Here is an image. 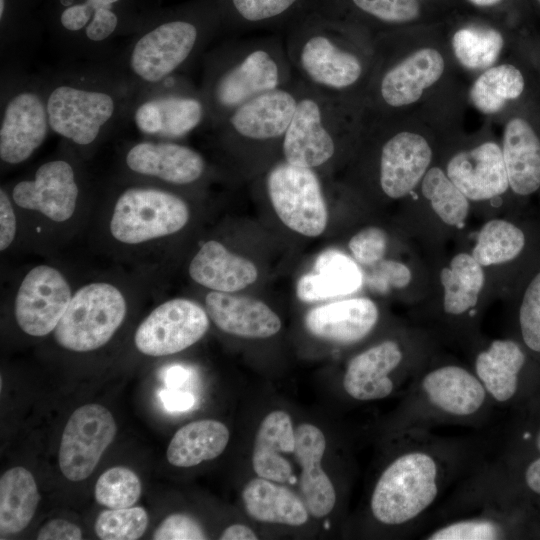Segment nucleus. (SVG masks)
Returning <instances> with one entry per match:
<instances>
[{
	"label": "nucleus",
	"mask_w": 540,
	"mask_h": 540,
	"mask_svg": "<svg viewBox=\"0 0 540 540\" xmlns=\"http://www.w3.org/2000/svg\"><path fill=\"white\" fill-rule=\"evenodd\" d=\"M405 432L408 443L382 470L369 508L373 518L385 527L414 529L447 486L473 462L464 445L436 438L429 430Z\"/></svg>",
	"instance_id": "obj_1"
},
{
	"label": "nucleus",
	"mask_w": 540,
	"mask_h": 540,
	"mask_svg": "<svg viewBox=\"0 0 540 540\" xmlns=\"http://www.w3.org/2000/svg\"><path fill=\"white\" fill-rule=\"evenodd\" d=\"M354 28L345 20L312 9L289 25L285 49L302 82L365 105L377 48Z\"/></svg>",
	"instance_id": "obj_2"
},
{
	"label": "nucleus",
	"mask_w": 540,
	"mask_h": 540,
	"mask_svg": "<svg viewBox=\"0 0 540 540\" xmlns=\"http://www.w3.org/2000/svg\"><path fill=\"white\" fill-rule=\"evenodd\" d=\"M223 30L217 0L160 7L109 65L137 88L178 75Z\"/></svg>",
	"instance_id": "obj_3"
},
{
	"label": "nucleus",
	"mask_w": 540,
	"mask_h": 540,
	"mask_svg": "<svg viewBox=\"0 0 540 540\" xmlns=\"http://www.w3.org/2000/svg\"><path fill=\"white\" fill-rule=\"evenodd\" d=\"M45 82L51 131L81 149L128 123L139 89L102 65L58 71Z\"/></svg>",
	"instance_id": "obj_4"
},
{
	"label": "nucleus",
	"mask_w": 540,
	"mask_h": 540,
	"mask_svg": "<svg viewBox=\"0 0 540 540\" xmlns=\"http://www.w3.org/2000/svg\"><path fill=\"white\" fill-rule=\"evenodd\" d=\"M295 80L285 44L257 39L225 45L208 54L200 91L214 127L231 111Z\"/></svg>",
	"instance_id": "obj_5"
},
{
	"label": "nucleus",
	"mask_w": 540,
	"mask_h": 540,
	"mask_svg": "<svg viewBox=\"0 0 540 540\" xmlns=\"http://www.w3.org/2000/svg\"><path fill=\"white\" fill-rule=\"evenodd\" d=\"M160 8L158 0H45L44 28L76 55L108 56L121 38H129Z\"/></svg>",
	"instance_id": "obj_6"
},
{
	"label": "nucleus",
	"mask_w": 540,
	"mask_h": 540,
	"mask_svg": "<svg viewBox=\"0 0 540 540\" xmlns=\"http://www.w3.org/2000/svg\"><path fill=\"white\" fill-rule=\"evenodd\" d=\"M297 105L282 142L284 161L315 170L336 155L342 139L359 137L363 103L319 91L297 78Z\"/></svg>",
	"instance_id": "obj_7"
},
{
	"label": "nucleus",
	"mask_w": 540,
	"mask_h": 540,
	"mask_svg": "<svg viewBox=\"0 0 540 540\" xmlns=\"http://www.w3.org/2000/svg\"><path fill=\"white\" fill-rule=\"evenodd\" d=\"M494 406L471 368L455 362L428 361L410 384L405 429L471 425L486 418Z\"/></svg>",
	"instance_id": "obj_8"
},
{
	"label": "nucleus",
	"mask_w": 540,
	"mask_h": 540,
	"mask_svg": "<svg viewBox=\"0 0 540 540\" xmlns=\"http://www.w3.org/2000/svg\"><path fill=\"white\" fill-rule=\"evenodd\" d=\"M51 131L45 77L11 72L2 77L0 159L5 165L27 161Z\"/></svg>",
	"instance_id": "obj_9"
},
{
	"label": "nucleus",
	"mask_w": 540,
	"mask_h": 540,
	"mask_svg": "<svg viewBox=\"0 0 540 540\" xmlns=\"http://www.w3.org/2000/svg\"><path fill=\"white\" fill-rule=\"evenodd\" d=\"M178 76L138 89L128 122L143 136L176 141L207 124L208 111L200 89Z\"/></svg>",
	"instance_id": "obj_10"
},
{
	"label": "nucleus",
	"mask_w": 540,
	"mask_h": 540,
	"mask_svg": "<svg viewBox=\"0 0 540 540\" xmlns=\"http://www.w3.org/2000/svg\"><path fill=\"white\" fill-rule=\"evenodd\" d=\"M445 70V57L433 46H422L397 59L377 54L365 98L366 110L387 115L412 106L442 78Z\"/></svg>",
	"instance_id": "obj_11"
},
{
	"label": "nucleus",
	"mask_w": 540,
	"mask_h": 540,
	"mask_svg": "<svg viewBox=\"0 0 540 540\" xmlns=\"http://www.w3.org/2000/svg\"><path fill=\"white\" fill-rule=\"evenodd\" d=\"M127 311L121 290L108 282L80 287L54 330L58 345L89 352L107 344L123 323Z\"/></svg>",
	"instance_id": "obj_12"
},
{
	"label": "nucleus",
	"mask_w": 540,
	"mask_h": 540,
	"mask_svg": "<svg viewBox=\"0 0 540 540\" xmlns=\"http://www.w3.org/2000/svg\"><path fill=\"white\" fill-rule=\"evenodd\" d=\"M190 218L179 195L152 186H130L116 199L110 232L119 242L140 244L177 233Z\"/></svg>",
	"instance_id": "obj_13"
},
{
	"label": "nucleus",
	"mask_w": 540,
	"mask_h": 540,
	"mask_svg": "<svg viewBox=\"0 0 540 540\" xmlns=\"http://www.w3.org/2000/svg\"><path fill=\"white\" fill-rule=\"evenodd\" d=\"M471 369L495 406L515 411L540 391V364L514 337L490 341L476 352Z\"/></svg>",
	"instance_id": "obj_14"
},
{
	"label": "nucleus",
	"mask_w": 540,
	"mask_h": 540,
	"mask_svg": "<svg viewBox=\"0 0 540 540\" xmlns=\"http://www.w3.org/2000/svg\"><path fill=\"white\" fill-rule=\"evenodd\" d=\"M266 186L276 214L288 228L308 237L324 232L328 211L315 170L283 160L269 170Z\"/></svg>",
	"instance_id": "obj_15"
},
{
	"label": "nucleus",
	"mask_w": 540,
	"mask_h": 540,
	"mask_svg": "<svg viewBox=\"0 0 540 540\" xmlns=\"http://www.w3.org/2000/svg\"><path fill=\"white\" fill-rule=\"evenodd\" d=\"M209 325V315L199 304L175 298L163 302L149 313L138 326L134 343L142 354L167 356L198 342Z\"/></svg>",
	"instance_id": "obj_16"
},
{
	"label": "nucleus",
	"mask_w": 540,
	"mask_h": 540,
	"mask_svg": "<svg viewBox=\"0 0 540 540\" xmlns=\"http://www.w3.org/2000/svg\"><path fill=\"white\" fill-rule=\"evenodd\" d=\"M111 412L99 404H86L69 417L62 433L58 463L70 481H82L94 471L116 436Z\"/></svg>",
	"instance_id": "obj_17"
},
{
	"label": "nucleus",
	"mask_w": 540,
	"mask_h": 540,
	"mask_svg": "<svg viewBox=\"0 0 540 540\" xmlns=\"http://www.w3.org/2000/svg\"><path fill=\"white\" fill-rule=\"evenodd\" d=\"M427 362V359L409 361L403 345L397 340L387 339L350 359L342 385L354 400L385 399L396 390V375L401 371L418 375Z\"/></svg>",
	"instance_id": "obj_18"
},
{
	"label": "nucleus",
	"mask_w": 540,
	"mask_h": 540,
	"mask_svg": "<svg viewBox=\"0 0 540 540\" xmlns=\"http://www.w3.org/2000/svg\"><path fill=\"white\" fill-rule=\"evenodd\" d=\"M501 149L510 191L520 198L540 193V104L528 98L508 117Z\"/></svg>",
	"instance_id": "obj_19"
},
{
	"label": "nucleus",
	"mask_w": 540,
	"mask_h": 540,
	"mask_svg": "<svg viewBox=\"0 0 540 540\" xmlns=\"http://www.w3.org/2000/svg\"><path fill=\"white\" fill-rule=\"evenodd\" d=\"M72 292L65 276L55 267H33L21 281L14 303L15 319L20 329L34 337L55 330L65 313Z\"/></svg>",
	"instance_id": "obj_20"
},
{
	"label": "nucleus",
	"mask_w": 540,
	"mask_h": 540,
	"mask_svg": "<svg viewBox=\"0 0 540 540\" xmlns=\"http://www.w3.org/2000/svg\"><path fill=\"white\" fill-rule=\"evenodd\" d=\"M79 192L74 165L67 159L56 158L40 164L31 178L14 184L10 196L22 209L64 222L74 214Z\"/></svg>",
	"instance_id": "obj_21"
},
{
	"label": "nucleus",
	"mask_w": 540,
	"mask_h": 540,
	"mask_svg": "<svg viewBox=\"0 0 540 540\" xmlns=\"http://www.w3.org/2000/svg\"><path fill=\"white\" fill-rule=\"evenodd\" d=\"M433 149L428 139L410 129L390 133L379 153L378 182L391 199H401L419 186L431 167Z\"/></svg>",
	"instance_id": "obj_22"
},
{
	"label": "nucleus",
	"mask_w": 540,
	"mask_h": 540,
	"mask_svg": "<svg viewBox=\"0 0 540 540\" xmlns=\"http://www.w3.org/2000/svg\"><path fill=\"white\" fill-rule=\"evenodd\" d=\"M123 162L133 174L178 186L197 182L206 171V161L198 151L173 140L134 142L126 149Z\"/></svg>",
	"instance_id": "obj_23"
},
{
	"label": "nucleus",
	"mask_w": 540,
	"mask_h": 540,
	"mask_svg": "<svg viewBox=\"0 0 540 540\" xmlns=\"http://www.w3.org/2000/svg\"><path fill=\"white\" fill-rule=\"evenodd\" d=\"M445 172L470 201L492 200L510 190L501 145L494 141L455 153Z\"/></svg>",
	"instance_id": "obj_24"
},
{
	"label": "nucleus",
	"mask_w": 540,
	"mask_h": 540,
	"mask_svg": "<svg viewBox=\"0 0 540 540\" xmlns=\"http://www.w3.org/2000/svg\"><path fill=\"white\" fill-rule=\"evenodd\" d=\"M379 310L366 297H355L317 306L305 316V326L315 337L338 344H353L375 328Z\"/></svg>",
	"instance_id": "obj_25"
},
{
	"label": "nucleus",
	"mask_w": 540,
	"mask_h": 540,
	"mask_svg": "<svg viewBox=\"0 0 540 540\" xmlns=\"http://www.w3.org/2000/svg\"><path fill=\"white\" fill-rule=\"evenodd\" d=\"M205 308L220 330L237 337L268 338L277 334L282 326L279 316L254 298L211 291L206 295Z\"/></svg>",
	"instance_id": "obj_26"
},
{
	"label": "nucleus",
	"mask_w": 540,
	"mask_h": 540,
	"mask_svg": "<svg viewBox=\"0 0 540 540\" xmlns=\"http://www.w3.org/2000/svg\"><path fill=\"white\" fill-rule=\"evenodd\" d=\"M295 458L301 466L300 488L309 513L315 518L328 515L336 503L333 483L321 466L326 450L323 432L303 423L295 430Z\"/></svg>",
	"instance_id": "obj_27"
},
{
	"label": "nucleus",
	"mask_w": 540,
	"mask_h": 540,
	"mask_svg": "<svg viewBox=\"0 0 540 540\" xmlns=\"http://www.w3.org/2000/svg\"><path fill=\"white\" fill-rule=\"evenodd\" d=\"M189 275L212 291L233 293L254 283L258 277L255 264L236 255L216 240L205 242L189 264Z\"/></svg>",
	"instance_id": "obj_28"
},
{
	"label": "nucleus",
	"mask_w": 540,
	"mask_h": 540,
	"mask_svg": "<svg viewBox=\"0 0 540 540\" xmlns=\"http://www.w3.org/2000/svg\"><path fill=\"white\" fill-rule=\"evenodd\" d=\"M295 431L288 413L274 410L260 423L252 451V467L257 476L277 483L289 482L292 466L286 454L295 451Z\"/></svg>",
	"instance_id": "obj_29"
},
{
	"label": "nucleus",
	"mask_w": 540,
	"mask_h": 540,
	"mask_svg": "<svg viewBox=\"0 0 540 540\" xmlns=\"http://www.w3.org/2000/svg\"><path fill=\"white\" fill-rule=\"evenodd\" d=\"M362 284L357 262L343 252L328 249L317 257L313 271L299 279L296 294L303 302H319L352 294Z\"/></svg>",
	"instance_id": "obj_30"
},
{
	"label": "nucleus",
	"mask_w": 540,
	"mask_h": 540,
	"mask_svg": "<svg viewBox=\"0 0 540 540\" xmlns=\"http://www.w3.org/2000/svg\"><path fill=\"white\" fill-rule=\"evenodd\" d=\"M256 477L246 483L242 501L248 515L264 523L301 526L308 520V508L290 489Z\"/></svg>",
	"instance_id": "obj_31"
},
{
	"label": "nucleus",
	"mask_w": 540,
	"mask_h": 540,
	"mask_svg": "<svg viewBox=\"0 0 540 540\" xmlns=\"http://www.w3.org/2000/svg\"><path fill=\"white\" fill-rule=\"evenodd\" d=\"M223 29H256L289 22L310 11L317 0H217Z\"/></svg>",
	"instance_id": "obj_32"
},
{
	"label": "nucleus",
	"mask_w": 540,
	"mask_h": 540,
	"mask_svg": "<svg viewBox=\"0 0 540 540\" xmlns=\"http://www.w3.org/2000/svg\"><path fill=\"white\" fill-rule=\"evenodd\" d=\"M485 272L471 255L461 252L440 272L443 289L442 309L452 320L463 319L478 305L485 284Z\"/></svg>",
	"instance_id": "obj_33"
},
{
	"label": "nucleus",
	"mask_w": 540,
	"mask_h": 540,
	"mask_svg": "<svg viewBox=\"0 0 540 540\" xmlns=\"http://www.w3.org/2000/svg\"><path fill=\"white\" fill-rule=\"evenodd\" d=\"M529 82L522 68L513 63L493 65L475 79L469 90L472 105L482 114L492 115L508 104L528 99Z\"/></svg>",
	"instance_id": "obj_34"
},
{
	"label": "nucleus",
	"mask_w": 540,
	"mask_h": 540,
	"mask_svg": "<svg viewBox=\"0 0 540 540\" xmlns=\"http://www.w3.org/2000/svg\"><path fill=\"white\" fill-rule=\"evenodd\" d=\"M528 515L446 517L421 538L427 540L527 539Z\"/></svg>",
	"instance_id": "obj_35"
},
{
	"label": "nucleus",
	"mask_w": 540,
	"mask_h": 540,
	"mask_svg": "<svg viewBox=\"0 0 540 540\" xmlns=\"http://www.w3.org/2000/svg\"><path fill=\"white\" fill-rule=\"evenodd\" d=\"M230 433L225 424L203 419L182 426L172 437L166 452L168 462L175 467H192L220 456Z\"/></svg>",
	"instance_id": "obj_36"
},
{
	"label": "nucleus",
	"mask_w": 540,
	"mask_h": 540,
	"mask_svg": "<svg viewBox=\"0 0 540 540\" xmlns=\"http://www.w3.org/2000/svg\"><path fill=\"white\" fill-rule=\"evenodd\" d=\"M40 494L30 471L21 466L4 472L0 478V533L22 531L32 520Z\"/></svg>",
	"instance_id": "obj_37"
},
{
	"label": "nucleus",
	"mask_w": 540,
	"mask_h": 540,
	"mask_svg": "<svg viewBox=\"0 0 540 540\" xmlns=\"http://www.w3.org/2000/svg\"><path fill=\"white\" fill-rule=\"evenodd\" d=\"M528 235L516 223L495 218L479 230L471 255L482 267L502 265L518 259L526 250Z\"/></svg>",
	"instance_id": "obj_38"
},
{
	"label": "nucleus",
	"mask_w": 540,
	"mask_h": 540,
	"mask_svg": "<svg viewBox=\"0 0 540 540\" xmlns=\"http://www.w3.org/2000/svg\"><path fill=\"white\" fill-rule=\"evenodd\" d=\"M505 46L500 31L485 26H465L455 31L451 48L456 60L466 69L484 71L493 66Z\"/></svg>",
	"instance_id": "obj_39"
},
{
	"label": "nucleus",
	"mask_w": 540,
	"mask_h": 540,
	"mask_svg": "<svg viewBox=\"0 0 540 540\" xmlns=\"http://www.w3.org/2000/svg\"><path fill=\"white\" fill-rule=\"evenodd\" d=\"M419 186L423 197L443 223L456 228L465 224L470 200L450 180L444 169L431 166Z\"/></svg>",
	"instance_id": "obj_40"
},
{
	"label": "nucleus",
	"mask_w": 540,
	"mask_h": 540,
	"mask_svg": "<svg viewBox=\"0 0 540 540\" xmlns=\"http://www.w3.org/2000/svg\"><path fill=\"white\" fill-rule=\"evenodd\" d=\"M45 0H0L1 52L28 41L44 28Z\"/></svg>",
	"instance_id": "obj_41"
},
{
	"label": "nucleus",
	"mask_w": 540,
	"mask_h": 540,
	"mask_svg": "<svg viewBox=\"0 0 540 540\" xmlns=\"http://www.w3.org/2000/svg\"><path fill=\"white\" fill-rule=\"evenodd\" d=\"M513 413L500 459L512 461L540 455V391Z\"/></svg>",
	"instance_id": "obj_42"
},
{
	"label": "nucleus",
	"mask_w": 540,
	"mask_h": 540,
	"mask_svg": "<svg viewBox=\"0 0 540 540\" xmlns=\"http://www.w3.org/2000/svg\"><path fill=\"white\" fill-rule=\"evenodd\" d=\"M515 338L540 364V267L525 284L516 311Z\"/></svg>",
	"instance_id": "obj_43"
},
{
	"label": "nucleus",
	"mask_w": 540,
	"mask_h": 540,
	"mask_svg": "<svg viewBox=\"0 0 540 540\" xmlns=\"http://www.w3.org/2000/svg\"><path fill=\"white\" fill-rule=\"evenodd\" d=\"M142 491L138 475L124 466H115L103 472L98 478L94 495L101 506L108 509L132 507Z\"/></svg>",
	"instance_id": "obj_44"
},
{
	"label": "nucleus",
	"mask_w": 540,
	"mask_h": 540,
	"mask_svg": "<svg viewBox=\"0 0 540 540\" xmlns=\"http://www.w3.org/2000/svg\"><path fill=\"white\" fill-rule=\"evenodd\" d=\"M507 490L525 503L540 500V455L494 464Z\"/></svg>",
	"instance_id": "obj_45"
},
{
	"label": "nucleus",
	"mask_w": 540,
	"mask_h": 540,
	"mask_svg": "<svg viewBox=\"0 0 540 540\" xmlns=\"http://www.w3.org/2000/svg\"><path fill=\"white\" fill-rule=\"evenodd\" d=\"M149 517L143 507L135 506L102 511L94 525L102 540H135L146 531Z\"/></svg>",
	"instance_id": "obj_46"
},
{
	"label": "nucleus",
	"mask_w": 540,
	"mask_h": 540,
	"mask_svg": "<svg viewBox=\"0 0 540 540\" xmlns=\"http://www.w3.org/2000/svg\"><path fill=\"white\" fill-rule=\"evenodd\" d=\"M358 12L389 25L406 24L420 15L418 0H348Z\"/></svg>",
	"instance_id": "obj_47"
},
{
	"label": "nucleus",
	"mask_w": 540,
	"mask_h": 540,
	"mask_svg": "<svg viewBox=\"0 0 540 540\" xmlns=\"http://www.w3.org/2000/svg\"><path fill=\"white\" fill-rule=\"evenodd\" d=\"M387 243V235L383 229L368 226L352 236L348 247L358 264L372 267L384 259Z\"/></svg>",
	"instance_id": "obj_48"
},
{
	"label": "nucleus",
	"mask_w": 540,
	"mask_h": 540,
	"mask_svg": "<svg viewBox=\"0 0 540 540\" xmlns=\"http://www.w3.org/2000/svg\"><path fill=\"white\" fill-rule=\"evenodd\" d=\"M372 267L366 282L367 286L375 292L385 294L393 289H403L412 281V271L403 262L382 259Z\"/></svg>",
	"instance_id": "obj_49"
},
{
	"label": "nucleus",
	"mask_w": 540,
	"mask_h": 540,
	"mask_svg": "<svg viewBox=\"0 0 540 540\" xmlns=\"http://www.w3.org/2000/svg\"><path fill=\"white\" fill-rule=\"evenodd\" d=\"M152 538L155 540H202L207 539V536L195 518L185 513H174L159 524Z\"/></svg>",
	"instance_id": "obj_50"
},
{
	"label": "nucleus",
	"mask_w": 540,
	"mask_h": 540,
	"mask_svg": "<svg viewBox=\"0 0 540 540\" xmlns=\"http://www.w3.org/2000/svg\"><path fill=\"white\" fill-rule=\"evenodd\" d=\"M12 198L2 187L0 189V250H6L13 242L16 231V215Z\"/></svg>",
	"instance_id": "obj_51"
},
{
	"label": "nucleus",
	"mask_w": 540,
	"mask_h": 540,
	"mask_svg": "<svg viewBox=\"0 0 540 540\" xmlns=\"http://www.w3.org/2000/svg\"><path fill=\"white\" fill-rule=\"evenodd\" d=\"M79 526L64 519H52L45 523L37 533L38 540H80Z\"/></svg>",
	"instance_id": "obj_52"
},
{
	"label": "nucleus",
	"mask_w": 540,
	"mask_h": 540,
	"mask_svg": "<svg viewBox=\"0 0 540 540\" xmlns=\"http://www.w3.org/2000/svg\"><path fill=\"white\" fill-rule=\"evenodd\" d=\"M161 400L166 409L171 411H184L194 405V396L188 392L163 390L160 392Z\"/></svg>",
	"instance_id": "obj_53"
},
{
	"label": "nucleus",
	"mask_w": 540,
	"mask_h": 540,
	"mask_svg": "<svg viewBox=\"0 0 540 540\" xmlns=\"http://www.w3.org/2000/svg\"><path fill=\"white\" fill-rule=\"evenodd\" d=\"M221 540H256L255 532L246 525L233 524L228 526L220 535Z\"/></svg>",
	"instance_id": "obj_54"
},
{
	"label": "nucleus",
	"mask_w": 540,
	"mask_h": 540,
	"mask_svg": "<svg viewBox=\"0 0 540 540\" xmlns=\"http://www.w3.org/2000/svg\"><path fill=\"white\" fill-rule=\"evenodd\" d=\"M527 539H540V500L528 502Z\"/></svg>",
	"instance_id": "obj_55"
},
{
	"label": "nucleus",
	"mask_w": 540,
	"mask_h": 540,
	"mask_svg": "<svg viewBox=\"0 0 540 540\" xmlns=\"http://www.w3.org/2000/svg\"><path fill=\"white\" fill-rule=\"evenodd\" d=\"M189 373L182 367H172L165 373L164 380L166 385L171 388H177L188 378Z\"/></svg>",
	"instance_id": "obj_56"
},
{
	"label": "nucleus",
	"mask_w": 540,
	"mask_h": 540,
	"mask_svg": "<svg viewBox=\"0 0 540 540\" xmlns=\"http://www.w3.org/2000/svg\"><path fill=\"white\" fill-rule=\"evenodd\" d=\"M471 4L478 7H490L498 4L501 0H468Z\"/></svg>",
	"instance_id": "obj_57"
},
{
	"label": "nucleus",
	"mask_w": 540,
	"mask_h": 540,
	"mask_svg": "<svg viewBox=\"0 0 540 540\" xmlns=\"http://www.w3.org/2000/svg\"><path fill=\"white\" fill-rule=\"evenodd\" d=\"M540 2V0H538Z\"/></svg>",
	"instance_id": "obj_58"
}]
</instances>
